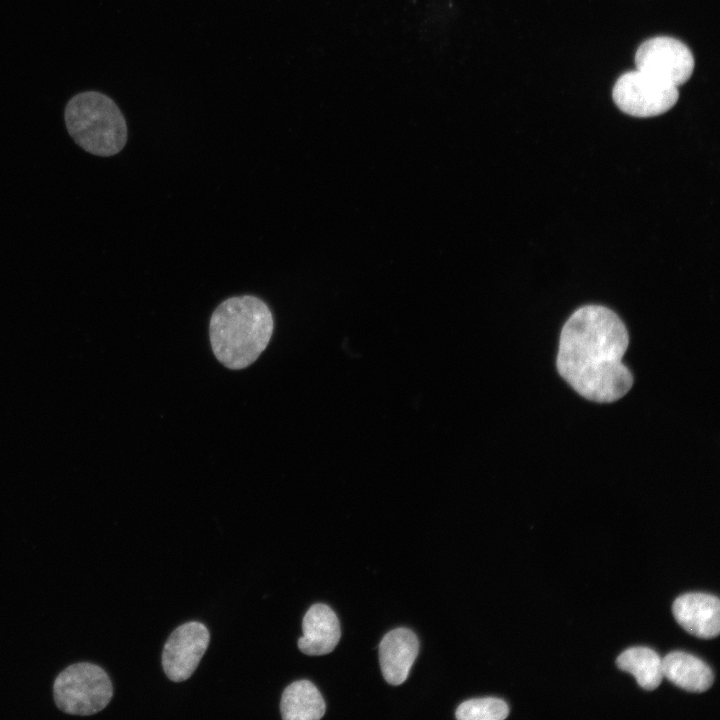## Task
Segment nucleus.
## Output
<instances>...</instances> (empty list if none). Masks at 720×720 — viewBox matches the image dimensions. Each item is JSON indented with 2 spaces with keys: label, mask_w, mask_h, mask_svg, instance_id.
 <instances>
[{
  "label": "nucleus",
  "mask_w": 720,
  "mask_h": 720,
  "mask_svg": "<svg viewBox=\"0 0 720 720\" xmlns=\"http://www.w3.org/2000/svg\"><path fill=\"white\" fill-rule=\"evenodd\" d=\"M629 336L622 320L600 305L577 309L564 324L559 341V374L581 396L600 403L623 397L633 377L622 363Z\"/></svg>",
  "instance_id": "1"
},
{
  "label": "nucleus",
  "mask_w": 720,
  "mask_h": 720,
  "mask_svg": "<svg viewBox=\"0 0 720 720\" xmlns=\"http://www.w3.org/2000/svg\"><path fill=\"white\" fill-rule=\"evenodd\" d=\"M273 327L272 312L263 300L252 295L230 297L210 318L214 356L229 369L246 368L266 349Z\"/></svg>",
  "instance_id": "2"
},
{
  "label": "nucleus",
  "mask_w": 720,
  "mask_h": 720,
  "mask_svg": "<svg viewBox=\"0 0 720 720\" xmlns=\"http://www.w3.org/2000/svg\"><path fill=\"white\" fill-rule=\"evenodd\" d=\"M64 119L69 135L84 151L101 157L119 153L127 142L125 118L108 96L82 92L72 97Z\"/></svg>",
  "instance_id": "3"
},
{
  "label": "nucleus",
  "mask_w": 720,
  "mask_h": 720,
  "mask_svg": "<svg viewBox=\"0 0 720 720\" xmlns=\"http://www.w3.org/2000/svg\"><path fill=\"white\" fill-rule=\"evenodd\" d=\"M112 695V683L107 672L89 662L69 665L58 674L53 684L57 707L71 715H93L107 706Z\"/></svg>",
  "instance_id": "4"
},
{
  "label": "nucleus",
  "mask_w": 720,
  "mask_h": 720,
  "mask_svg": "<svg viewBox=\"0 0 720 720\" xmlns=\"http://www.w3.org/2000/svg\"><path fill=\"white\" fill-rule=\"evenodd\" d=\"M612 97L622 112L634 117L646 118L670 110L677 102L679 92L676 86L636 69L618 78Z\"/></svg>",
  "instance_id": "5"
},
{
  "label": "nucleus",
  "mask_w": 720,
  "mask_h": 720,
  "mask_svg": "<svg viewBox=\"0 0 720 720\" xmlns=\"http://www.w3.org/2000/svg\"><path fill=\"white\" fill-rule=\"evenodd\" d=\"M636 69L667 84L680 86L694 70V57L680 40L658 36L644 41L635 53Z\"/></svg>",
  "instance_id": "6"
},
{
  "label": "nucleus",
  "mask_w": 720,
  "mask_h": 720,
  "mask_svg": "<svg viewBox=\"0 0 720 720\" xmlns=\"http://www.w3.org/2000/svg\"><path fill=\"white\" fill-rule=\"evenodd\" d=\"M209 639L208 629L200 622H187L177 627L163 648L162 666L166 676L174 682L187 680L196 670Z\"/></svg>",
  "instance_id": "7"
},
{
  "label": "nucleus",
  "mask_w": 720,
  "mask_h": 720,
  "mask_svg": "<svg viewBox=\"0 0 720 720\" xmlns=\"http://www.w3.org/2000/svg\"><path fill=\"white\" fill-rule=\"evenodd\" d=\"M672 611L676 621L688 633L699 638H714L720 631V602L706 593H686L677 597Z\"/></svg>",
  "instance_id": "8"
},
{
  "label": "nucleus",
  "mask_w": 720,
  "mask_h": 720,
  "mask_svg": "<svg viewBox=\"0 0 720 720\" xmlns=\"http://www.w3.org/2000/svg\"><path fill=\"white\" fill-rule=\"evenodd\" d=\"M418 649L417 636L408 628H396L384 635L379 645V662L389 684L400 685L407 679Z\"/></svg>",
  "instance_id": "9"
},
{
  "label": "nucleus",
  "mask_w": 720,
  "mask_h": 720,
  "mask_svg": "<svg viewBox=\"0 0 720 720\" xmlns=\"http://www.w3.org/2000/svg\"><path fill=\"white\" fill-rule=\"evenodd\" d=\"M303 636L298 648L307 655L317 656L332 652L341 637L339 620L326 604L312 605L303 617Z\"/></svg>",
  "instance_id": "10"
},
{
  "label": "nucleus",
  "mask_w": 720,
  "mask_h": 720,
  "mask_svg": "<svg viewBox=\"0 0 720 720\" xmlns=\"http://www.w3.org/2000/svg\"><path fill=\"white\" fill-rule=\"evenodd\" d=\"M663 677L689 692H704L713 684L711 668L696 656L673 651L662 659Z\"/></svg>",
  "instance_id": "11"
},
{
  "label": "nucleus",
  "mask_w": 720,
  "mask_h": 720,
  "mask_svg": "<svg viewBox=\"0 0 720 720\" xmlns=\"http://www.w3.org/2000/svg\"><path fill=\"white\" fill-rule=\"evenodd\" d=\"M280 710L285 720H318L323 717L326 705L312 682L298 680L283 691Z\"/></svg>",
  "instance_id": "12"
},
{
  "label": "nucleus",
  "mask_w": 720,
  "mask_h": 720,
  "mask_svg": "<svg viewBox=\"0 0 720 720\" xmlns=\"http://www.w3.org/2000/svg\"><path fill=\"white\" fill-rule=\"evenodd\" d=\"M616 664L619 669L632 674L645 690L656 689L663 679L662 659L648 647L626 649L618 656Z\"/></svg>",
  "instance_id": "13"
},
{
  "label": "nucleus",
  "mask_w": 720,
  "mask_h": 720,
  "mask_svg": "<svg viewBox=\"0 0 720 720\" xmlns=\"http://www.w3.org/2000/svg\"><path fill=\"white\" fill-rule=\"evenodd\" d=\"M509 714L507 703L495 697L474 698L462 702L455 712L458 720H502Z\"/></svg>",
  "instance_id": "14"
}]
</instances>
